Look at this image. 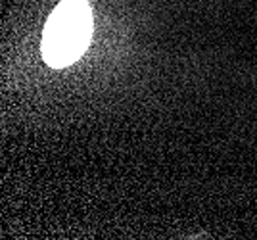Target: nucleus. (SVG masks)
I'll return each instance as SVG.
<instances>
[{
    "mask_svg": "<svg viewBox=\"0 0 257 240\" xmlns=\"http://www.w3.org/2000/svg\"><path fill=\"white\" fill-rule=\"evenodd\" d=\"M92 16L86 0H62L43 31V58L50 67L77 62L88 46Z\"/></svg>",
    "mask_w": 257,
    "mask_h": 240,
    "instance_id": "obj_1",
    "label": "nucleus"
}]
</instances>
